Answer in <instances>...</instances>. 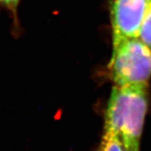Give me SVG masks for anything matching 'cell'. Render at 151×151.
I'll return each instance as SVG.
<instances>
[{"label":"cell","mask_w":151,"mask_h":151,"mask_svg":"<svg viewBox=\"0 0 151 151\" xmlns=\"http://www.w3.org/2000/svg\"><path fill=\"white\" fill-rule=\"evenodd\" d=\"M108 69L115 85H148L150 50L139 38L126 39L113 48Z\"/></svg>","instance_id":"cell-2"},{"label":"cell","mask_w":151,"mask_h":151,"mask_svg":"<svg viewBox=\"0 0 151 151\" xmlns=\"http://www.w3.org/2000/svg\"><path fill=\"white\" fill-rule=\"evenodd\" d=\"M100 151H126L121 139L117 135L104 133Z\"/></svg>","instance_id":"cell-4"},{"label":"cell","mask_w":151,"mask_h":151,"mask_svg":"<svg viewBox=\"0 0 151 151\" xmlns=\"http://www.w3.org/2000/svg\"><path fill=\"white\" fill-rule=\"evenodd\" d=\"M113 29V48L129 38H138L151 0H108Z\"/></svg>","instance_id":"cell-3"},{"label":"cell","mask_w":151,"mask_h":151,"mask_svg":"<svg viewBox=\"0 0 151 151\" xmlns=\"http://www.w3.org/2000/svg\"><path fill=\"white\" fill-rule=\"evenodd\" d=\"M20 0H0V5L8 9L16 17L17 9Z\"/></svg>","instance_id":"cell-6"},{"label":"cell","mask_w":151,"mask_h":151,"mask_svg":"<svg viewBox=\"0 0 151 151\" xmlns=\"http://www.w3.org/2000/svg\"><path fill=\"white\" fill-rule=\"evenodd\" d=\"M148 85L113 86L105 113L104 133L117 135L126 151H139L148 108Z\"/></svg>","instance_id":"cell-1"},{"label":"cell","mask_w":151,"mask_h":151,"mask_svg":"<svg viewBox=\"0 0 151 151\" xmlns=\"http://www.w3.org/2000/svg\"><path fill=\"white\" fill-rule=\"evenodd\" d=\"M138 38L151 51V4L142 23Z\"/></svg>","instance_id":"cell-5"}]
</instances>
